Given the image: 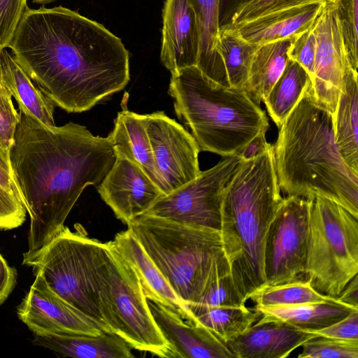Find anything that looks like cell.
<instances>
[{
    "label": "cell",
    "instance_id": "1",
    "mask_svg": "<svg viewBox=\"0 0 358 358\" xmlns=\"http://www.w3.org/2000/svg\"><path fill=\"white\" fill-rule=\"evenodd\" d=\"M8 48L36 87L68 113L90 110L130 80L121 39L62 6L27 8Z\"/></svg>",
    "mask_w": 358,
    "mask_h": 358
},
{
    "label": "cell",
    "instance_id": "2",
    "mask_svg": "<svg viewBox=\"0 0 358 358\" xmlns=\"http://www.w3.org/2000/svg\"><path fill=\"white\" fill-rule=\"evenodd\" d=\"M19 113L9 153L14 179L30 216L28 250L23 254L29 256L64 228L84 189L101 183L116 153L109 135L94 136L72 122L48 127Z\"/></svg>",
    "mask_w": 358,
    "mask_h": 358
},
{
    "label": "cell",
    "instance_id": "3",
    "mask_svg": "<svg viewBox=\"0 0 358 358\" xmlns=\"http://www.w3.org/2000/svg\"><path fill=\"white\" fill-rule=\"evenodd\" d=\"M310 85L279 127L273 145L280 191L332 200L358 218V173L343 159L333 115L317 103Z\"/></svg>",
    "mask_w": 358,
    "mask_h": 358
},
{
    "label": "cell",
    "instance_id": "4",
    "mask_svg": "<svg viewBox=\"0 0 358 358\" xmlns=\"http://www.w3.org/2000/svg\"><path fill=\"white\" fill-rule=\"evenodd\" d=\"M280 192L271 143L259 155L242 159L224 189L220 231L231 275L245 303L265 285L266 239L283 200Z\"/></svg>",
    "mask_w": 358,
    "mask_h": 358
},
{
    "label": "cell",
    "instance_id": "5",
    "mask_svg": "<svg viewBox=\"0 0 358 358\" xmlns=\"http://www.w3.org/2000/svg\"><path fill=\"white\" fill-rule=\"evenodd\" d=\"M171 73L169 94L175 112L200 151L238 155L255 138L266 134L268 117L244 89L220 85L196 66Z\"/></svg>",
    "mask_w": 358,
    "mask_h": 358
},
{
    "label": "cell",
    "instance_id": "6",
    "mask_svg": "<svg viewBox=\"0 0 358 358\" xmlns=\"http://www.w3.org/2000/svg\"><path fill=\"white\" fill-rule=\"evenodd\" d=\"M127 226L186 306L230 273L220 230L145 214Z\"/></svg>",
    "mask_w": 358,
    "mask_h": 358
},
{
    "label": "cell",
    "instance_id": "7",
    "mask_svg": "<svg viewBox=\"0 0 358 358\" xmlns=\"http://www.w3.org/2000/svg\"><path fill=\"white\" fill-rule=\"evenodd\" d=\"M103 243L83 230L67 227L36 253L23 256L22 264L33 268L57 294L112 333L104 316L96 277V260Z\"/></svg>",
    "mask_w": 358,
    "mask_h": 358
},
{
    "label": "cell",
    "instance_id": "8",
    "mask_svg": "<svg viewBox=\"0 0 358 358\" xmlns=\"http://www.w3.org/2000/svg\"><path fill=\"white\" fill-rule=\"evenodd\" d=\"M358 273V218L317 196L310 211L304 273L318 292L338 298Z\"/></svg>",
    "mask_w": 358,
    "mask_h": 358
},
{
    "label": "cell",
    "instance_id": "9",
    "mask_svg": "<svg viewBox=\"0 0 358 358\" xmlns=\"http://www.w3.org/2000/svg\"><path fill=\"white\" fill-rule=\"evenodd\" d=\"M106 243L117 334L132 348L171 358V348L151 314L138 277L111 241Z\"/></svg>",
    "mask_w": 358,
    "mask_h": 358
},
{
    "label": "cell",
    "instance_id": "10",
    "mask_svg": "<svg viewBox=\"0 0 358 358\" xmlns=\"http://www.w3.org/2000/svg\"><path fill=\"white\" fill-rule=\"evenodd\" d=\"M223 157L195 179L162 196L143 214L220 230L224 189L243 159L239 154Z\"/></svg>",
    "mask_w": 358,
    "mask_h": 358
},
{
    "label": "cell",
    "instance_id": "11",
    "mask_svg": "<svg viewBox=\"0 0 358 358\" xmlns=\"http://www.w3.org/2000/svg\"><path fill=\"white\" fill-rule=\"evenodd\" d=\"M313 200L297 196L283 197L266 239L264 286L292 282L304 273Z\"/></svg>",
    "mask_w": 358,
    "mask_h": 358
},
{
    "label": "cell",
    "instance_id": "12",
    "mask_svg": "<svg viewBox=\"0 0 358 358\" xmlns=\"http://www.w3.org/2000/svg\"><path fill=\"white\" fill-rule=\"evenodd\" d=\"M312 30L316 47L311 92L317 103L334 115L345 77L355 71L345 45L337 2L323 4Z\"/></svg>",
    "mask_w": 358,
    "mask_h": 358
},
{
    "label": "cell",
    "instance_id": "13",
    "mask_svg": "<svg viewBox=\"0 0 358 358\" xmlns=\"http://www.w3.org/2000/svg\"><path fill=\"white\" fill-rule=\"evenodd\" d=\"M147 131L154 162L167 194L195 179L199 169V146L192 135L164 111L146 114Z\"/></svg>",
    "mask_w": 358,
    "mask_h": 358
},
{
    "label": "cell",
    "instance_id": "14",
    "mask_svg": "<svg viewBox=\"0 0 358 358\" xmlns=\"http://www.w3.org/2000/svg\"><path fill=\"white\" fill-rule=\"evenodd\" d=\"M19 305V319L34 334L99 335L104 331L55 292L39 274Z\"/></svg>",
    "mask_w": 358,
    "mask_h": 358
},
{
    "label": "cell",
    "instance_id": "15",
    "mask_svg": "<svg viewBox=\"0 0 358 358\" xmlns=\"http://www.w3.org/2000/svg\"><path fill=\"white\" fill-rule=\"evenodd\" d=\"M96 188L115 216L127 224L164 195L141 167L117 154L113 165Z\"/></svg>",
    "mask_w": 358,
    "mask_h": 358
},
{
    "label": "cell",
    "instance_id": "16",
    "mask_svg": "<svg viewBox=\"0 0 358 358\" xmlns=\"http://www.w3.org/2000/svg\"><path fill=\"white\" fill-rule=\"evenodd\" d=\"M151 314L171 348V357L234 358L227 345L172 309L148 299Z\"/></svg>",
    "mask_w": 358,
    "mask_h": 358
},
{
    "label": "cell",
    "instance_id": "17",
    "mask_svg": "<svg viewBox=\"0 0 358 358\" xmlns=\"http://www.w3.org/2000/svg\"><path fill=\"white\" fill-rule=\"evenodd\" d=\"M160 58L171 72L196 66L199 33L187 0H166L164 5Z\"/></svg>",
    "mask_w": 358,
    "mask_h": 358
},
{
    "label": "cell",
    "instance_id": "18",
    "mask_svg": "<svg viewBox=\"0 0 358 358\" xmlns=\"http://www.w3.org/2000/svg\"><path fill=\"white\" fill-rule=\"evenodd\" d=\"M315 336L279 322H258L226 343L236 358H285Z\"/></svg>",
    "mask_w": 358,
    "mask_h": 358
},
{
    "label": "cell",
    "instance_id": "19",
    "mask_svg": "<svg viewBox=\"0 0 358 358\" xmlns=\"http://www.w3.org/2000/svg\"><path fill=\"white\" fill-rule=\"evenodd\" d=\"M111 243L136 272L145 297L172 309L185 320L187 315L186 305L175 293L132 231L127 229L118 233Z\"/></svg>",
    "mask_w": 358,
    "mask_h": 358
},
{
    "label": "cell",
    "instance_id": "20",
    "mask_svg": "<svg viewBox=\"0 0 358 358\" xmlns=\"http://www.w3.org/2000/svg\"><path fill=\"white\" fill-rule=\"evenodd\" d=\"M324 3L295 7L231 26L246 41L257 45L291 38L313 26Z\"/></svg>",
    "mask_w": 358,
    "mask_h": 358
},
{
    "label": "cell",
    "instance_id": "21",
    "mask_svg": "<svg viewBox=\"0 0 358 358\" xmlns=\"http://www.w3.org/2000/svg\"><path fill=\"white\" fill-rule=\"evenodd\" d=\"M34 345L64 356L79 358H131L132 347L120 336L34 334Z\"/></svg>",
    "mask_w": 358,
    "mask_h": 358
},
{
    "label": "cell",
    "instance_id": "22",
    "mask_svg": "<svg viewBox=\"0 0 358 358\" xmlns=\"http://www.w3.org/2000/svg\"><path fill=\"white\" fill-rule=\"evenodd\" d=\"M122 108L115 120L114 128L109 134L115 153L137 164L161 189V181L155 167L147 131L146 114L141 115L130 111L125 103L122 105Z\"/></svg>",
    "mask_w": 358,
    "mask_h": 358
},
{
    "label": "cell",
    "instance_id": "23",
    "mask_svg": "<svg viewBox=\"0 0 358 358\" xmlns=\"http://www.w3.org/2000/svg\"><path fill=\"white\" fill-rule=\"evenodd\" d=\"M0 80L18 104L19 110L44 125L55 127V104L34 84L8 48L0 50Z\"/></svg>",
    "mask_w": 358,
    "mask_h": 358
},
{
    "label": "cell",
    "instance_id": "24",
    "mask_svg": "<svg viewBox=\"0 0 358 358\" xmlns=\"http://www.w3.org/2000/svg\"><path fill=\"white\" fill-rule=\"evenodd\" d=\"M255 308L262 313L258 322L282 323L306 332L331 325L358 309L341 301Z\"/></svg>",
    "mask_w": 358,
    "mask_h": 358
},
{
    "label": "cell",
    "instance_id": "25",
    "mask_svg": "<svg viewBox=\"0 0 358 358\" xmlns=\"http://www.w3.org/2000/svg\"><path fill=\"white\" fill-rule=\"evenodd\" d=\"M197 22L199 52L196 66L210 80L229 87L216 52L221 24V0H187Z\"/></svg>",
    "mask_w": 358,
    "mask_h": 358
},
{
    "label": "cell",
    "instance_id": "26",
    "mask_svg": "<svg viewBox=\"0 0 358 358\" xmlns=\"http://www.w3.org/2000/svg\"><path fill=\"white\" fill-rule=\"evenodd\" d=\"M336 143L348 166L358 173V85L357 71H350L333 115Z\"/></svg>",
    "mask_w": 358,
    "mask_h": 358
},
{
    "label": "cell",
    "instance_id": "27",
    "mask_svg": "<svg viewBox=\"0 0 358 358\" xmlns=\"http://www.w3.org/2000/svg\"><path fill=\"white\" fill-rule=\"evenodd\" d=\"M293 37L262 44L255 52L244 90L257 104L264 99L284 71Z\"/></svg>",
    "mask_w": 358,
    "mask_h": 358
},
{
    "label": "cell",
    "instance_id": "28",
    "mask_svg": "<svg viewBox=\"0 0 358 358\" xmlns=\"http://www.w3.org/2000/svg\"><path fill=\"white\" fill-rule=\"evenodd\" d=\"M259 46L246 41L229 24L220 26L216 52L229 87L244 89L253 57Z\"/></svg>",
    "mask_w": 358,
    "mask_h": 358
},
{
    "label": "cell",
    "instance_id": "29",
    "mask_svg": "<svg viewBox=\"0 0 358 358\" xmlns=\"http://www.w3.org/2000/svg\"><path fill=\"white\" fill-rule=\"evenodd\" d=\"M311 84L305 69L288 59L285 69L263 101L272 120L279 127Z\"/></svg>",
    "mask_w": 358,
    "mask_h": 358
},
{
    "label": "cell",
    "instance_id": "30",
    "mask_svg": "<svg viewBox=\"0 0 358 358\" xmlns=\"http://www.w3.org/2000/svg\"><path fill=\"white\" fill-rule=\"evenodd\" d=\"M262 317L260 311L245 305L222 306L186 320L200 326L222 342L237 338Z\"/></svg>",
    "mask_w": 358,
    "mask_h": 358
},
{
    "label": "cell",
    "instance_id": "31",
    "mask_svg": "<svg viewBox=\"0 0 358 358\" xmlns=\"http://www.w3.org/2000/svg\"><path fill=\"white\" fill-rule=\"evenodd\" d=\"M250 299L257 308L340 301L337 298L316 291L308 279L300 278L281 285L263 286L255 292Z\"/></svg>",
    "mask_w": 358,
    "mask_h": 358
},
{
    "label": "cell",
    "instance_id": "32",
    "mask_svg": "<svg viewBox=\"0 0 358 358\" xmlns=\"http://www.w3.org/2000/svg\"><path fill=\"white\" fill-rule=\"evenodd\" d=\"M245 305L231 275L228 273L211 283L194 303L187 306L185 320L222 306Z\"/></svg>",
    "mask_w": 358,
    "mask_h": 358
},
{
    "label": "cell",
    "instance_id": "33",
    "mask_svg": "<svg viewBox=\"0 0 358 358\" xmlns=\"http://www.w3.org/2000/svg\"><path fill=\"white\" fill-rule=\"evenodd\" d=\"M339 0H245L234 8L229 24L232 26L295 7L313 3H336Z\"/></svg>",
    "mask_w": 358,
    "mask_h": 358
},
{
    "label": "cell",
    "instance_id": "34",
    "mask_svg": "<svg viewBox=\"0 0 358 358\" xmlns=\"http://www.w3.org/2000/svg\"><path fill=\"white\" fill-rule=\"evenodd\" d=\"M301 346L298 358H358V341L315 336Z\"/></svg>",
    "mask_w": 358,
    "mask_h": 358
},
{
    "label": "cell",
    "instance_id": "35",
    "mask_svg": "<svg viewBox=\"0 0 358 358\" xmlns=\"http://www.w3.org/2000/svg\"><path fill=\"white\" fill-rule=\"evenodd\" d=\"M337 11L351 66L357 71L358 0H339Z\"/></svg>",
    "mask_w": 358,
    "mask_h": 358
},
{
    "label": "cell",
    "instance_id": "36",
    "mask_svg": "<svg viewBox=\"0 0 358 358\" xmlns=\"http://www.w3.org/2000/svg\"><path fill=\"white\" fill-rule=\"evenodd\" d=\"M27 0H0V50L8 48L27 9Z\"/></svg>",
    "mask_w": 358,
    "mask_h": 358
},
{
    "label": "cell",
    "instance_id": "37",
    "mask_svg": "<svg viewBox=\"0 0 358 358\" xmlns=\"http://www.w3.org/2000/svg\"><path fill=\"white\" fill-rule=\"evenodd\" d=\"M12 95L0 80V144L10 150L14 141L20 113L15 108Z\"/></svg>",
    "mask_w": 358,
    "mask_h": 358
},
{
    "label": "cell",
    "instance_id": "38",
    "mask_svg": "<svg viewBox=\"0 0 358 358\" xmlns=\"http://www.w3.org/2000/svg\"><path fill=\"white\" fill-rule=\"evenodd\" d=\"M312 27L293 37L287 52L289 59L303 66L308 73L310 78H312L314 71L316 47Z\"/></svg>",
    "mask_w": 358,
    "mask_h": 358
},
{
    "label": "cell",
    "instance_id": "39",
    "mask_svg": "<svg viewBox=\"0 0 358 358\" xmlns=\"http://www.w3.org/2000/svg\"><path fill=\"white\" fill-rule=\"evenodd\" d=\"M24 201L0 185V229H13L22 225L26 217Z\"/></svg>",
    "mask_w": 358,
    "mask_h": 358
},
{
    "label": "cell",
    "instance_id": "40",
    "mask_svg": "<svg viewBox=\"0 0 358 358\" xmlns=\"http://www.w3.org/2000/svg\"><path fill=\"white\" fill-rule=\"evenodd\" d=\"M308 333L315 336L358 341V309L352 310L345 317L331 325Z\"/></svg>",
    "mask_w": 358,
    "mask_h": 358
},
{
    "label": "cell",
    "instance_id": "41",
    "mask_svg": "<svg viewBox=\"0 0 358 358\" xmlns=\"http://www.w3.org/2000/svg\"><path fill=\"white\" fill-rule=\"evenodd\" d=\"M0 185L24 201L14 179L9 150L5 148L1 144H0Z\"/></svg>",
    "mask_w": 358,
    "mask_h": 358
},
{
    "label": "cell",
    "instance_id": "42",
    "mask_svg": "<svg viewBox=\"0 0 358 358\" xmlns=\"http://www.w3.org/2000/svg\"><path fill=\"white\" fill-rule=\"evenodd\" d=\"M17 272L10 267L0 254V304L3 303L12 292L16 283Z\"/></svg>",
    "mask_w": 358,
    "mask_h": 358
},
{
    "label": "cell",
    "instance_id": "43",
    "mask_svg": "<svg viewBox=\"0 0 358 358\" xmlns=\"http://www.w3.org/2000/svg\"><path fill=\"white\" fill-rule=\"evenodd\" d=\"M337 299L345 304L358 308L357 274L349 281Z\"/></svg>",
    "mask_w": 358,
    "mask_h": 358
},
{
    "label": "cell",
    "instance_id": "44",
    "mask_svg": "<svg viewBox=\"0 0 358 358\" xmlns=\"http://www.w3.org/2000/svg\"><path fill=\"white\" fill-rule=\"evenodd\" d=\"M268 145L266 134H261L255 138L239 155L243 159L253 157L263 152Z\"/></svg>",
    "mask_w": 358,
    "mask_h": 358
},
{
    "label": "cell",
    "instance_id": "45",
    "mask_svg": "<svg viewBox=\"0 0 358 358\" xmlns=\"http://www.w3.org/2000/svg\"><path fill=\"white\" fill-rule=\"evenodd\" d=\"M55 0H33L34 3L45 4L53 1Z\"/></svg>",
    "mask_w": 358,
    "mask_h": 358
},
{
    "label": "cell",
    "instance_id": "46",
    "mask_svg": "<svg viewBox=\"0 0 358 358\" xmlns=\"http://www.w3.org/2000/svg\"><path fill=\"white\" fill-rule=\"evenodd\" d=\"M226 1H227V0H221V14H222V8H223Z\"/></svg>",
    "mask_w": 358,
    "mask_h": 358
}]
</instances>
